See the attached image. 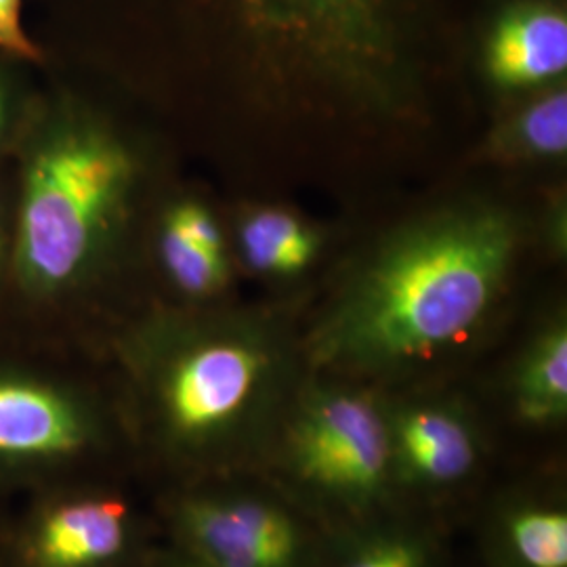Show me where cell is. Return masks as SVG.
<instances>
[{
    "mask_svg": "<svg viewBox=\"0 0 567 567\" xmlns=\"http://www.w3.org/2000/svg\"><path fill=\"white\" fill-rule=\"evenodd\" d=\"M517 229L507 213L466 208L431 217L383 248L313 341L322 365L383 370L461 343L507 282Z\"/></svg>",
    "mask_w": 567,
    "mask_h": 567,
    "instance_id": "obj_1",
    "label": "cell"
},
{
    "mask_svg": "<svg viewBox=\"0 0 567 567\" xmlns=\"http://www.w3.org/2000/svg\"><path fill=\"white\" fill-rule=\"evenodd\" d=\"M135 183V158L102 124L65 116L32 145L21 185L16 261L39 292L79 282L97 264Z\"/></svg>",
    "mask_w": 567,
    "mask_h": 567,
    "instance_id": "obj_2",
    "label": "cell"
},
{
    "mask_svg": "<svg viewBox=\"0 0 567 567\" xmlns=\"http://www.w3.org/2000/svg\"><path fill=\"white\" fill-rule=\"evenodd\" d=\"M290 461L320 489L353 501L372 498L393 471L389 419L362 393H316L290 431Z\"/></svg>",
    "mask_w": 567,
    "mask_h": 567,
    "instance_id": "obj_3",
    "label": "cell"
},
{
    "mask_svg": "<svg viewBox=\"0 0 567 567\" xmlns=\"http://www.w3.org/2000/svg\"><path fill=\"white\" fill-rule=\"evenodd\" d=\"M269 368V349L252 332L231 330L187 347L164 377L168 425L189 442L221 437L257 402Z\"/></svg>",
    "mask_w": 567,
    "mask_h": 567,
    "instance_id": "obj_4",
    "label": "cell"
},
{
    "mask_svg": "<svg viewBox=\"0 0 567 567\" xmlns=\"http://www.w3.org/2000/svg\"><path fill=\"white\" fill-rule=\"evenodd\" d=\"M182 524L206 567H297L301 559L299 527L265 501H192L183 507Z\"/></svg>",
    "mask_w": 567,
    "mask_h": 567,
    "instance_id": "obj_5",
    "label": "cell"
},
{
    "mask_svg": "<svg viewBox=\"0 0 567 567\" xmlns=\"http://www.w3.org/2000/svg\"><path fill=\"white\" fill-rule=\"evenodd\" d=\"M391 429V466L410 484L447 486L477 465V442L465 419L444 405H416L400 412Z\"/></svg>",
    "mask_w": 567,
    "mask_h": 567,
    "instance_id": "obj_6",
    "label": "cell"
},
{
    "mask_svg": "<svg viewBox=\"0 0 567 567\" xmlns=\"http://www.w3.org/2000/svg\"><path fill=\"white\" fill-rule=\"evenodd\" d=\"M487 72L507 89L538 86L567 70L566 13L550 4H524L496 23L487 42Z\"/></svg>",
    "mask_w": 567,
    "mask_h": 567,
    "instance_id": "obj_7",
    "label": "cell"
},
{
    "mask_svg": "<svg viewBox=\"0 0 567 567\" xmlns=\"http://www.w3.org/2000/svg\"><path fill=\"white\" fill-rule=\"evenodd\" d=\"M76 410L44 386L0 381V454H65L82 444Z\"/></svg>",
    "mask_w": 567,
    "mask_h": 567,
    "instance_id": "obj_8",
    "label": "cell"
},
{
    "mask_svg": "<svg viewBox=\"0 0 567 567\" xmlns=\"http://www.w3.org/2000/svg\"><path fill=\"white\" fill-rule=\"evenodd\" d=\"M126 538L118 501H82L51 513L37 540L42 567H93L116 557Z\"/></svg>",
    "mask_w": 567,
    "mask_h": 567,
    "instance_id": "obj_9",
    "label": "cell"
},
{
    "mask_svg": "<svg viewBox=\"0 0 567 567\" xmlns=\"http://www.w3.org/2000/svg\"><path fill=\"white\" fill-rule=\"evenodd\" d=\"M519 416L529 425H555L567 414V330L555 322L529 344L513 381Z\"/></svg>",
    "mask_w": 567,
    "mask_h": 567,
    "instance_id": "obj_10",
    "label": "cell"
},
{
    "mask_svg": "<svg viewBox=\"0 0 567 567\" xmlns=\"http://www.w3.org/2000/svg\"><path fill=\"white\" fill-rule=\"evenodd\" d=\"M244 259L274 276L303 271L318 252V236L295 215L280 208H259L240 227Z\"/></svg>",
    "mask_w": 567,
    "mask_h": 567,
    "instance_id": "obj_11",
    "label": "cell"
},
{
    "mask_svg": "<svg viewBox=\"0 0 567 567\" xmlns=\"http://www.w3.org/2000/svg\"><path fill=\"white\" fill-rule=\"evenodd\" d=\"M257 16L267 18L286 30L307 34H324L341 47H360L377 32L370 0H244Z\"/></svg>",
    "mask_w": 567,
    "mask_h": 567,
    "instance_id": "obj_12",
    "label": "cell"
},
{
    "mask_svg": "<svg viewBox=\"0 0 567 567\" xmlns=\"http://www.w3.org/2000/svg\"><path fill=\"white\" fill-rule=\"evenodd\" d=\"M508 548L522 567H567V515L557 508L524 507L507 519Z\"/></svg>",
    "mask_w": 567,
    "mask_h": 567,
    "instance_id": "obj_13",
    "label": "cell"
},
{
    "mask_svg": "<svg viewBox=\"0 0 567 567\" xmlns=\"http://www.w3.org/2000/svg\"><path fill=\"white\" fill-rule=\"evenodd\" d=\"M503 145L529 158H564L567 150V93L553 91L529 103L505 131Z\"/></svg>",
    "mask_w": 567,
    "mask_h": 567,
    "instance_id": "obj_14",
    "label": "cell"
},
{
    "mask_svg": "<svg viewBox=\"0 0 567 567\" xmlns=\"http://www.w3.org/2000/svg\"><path fill=\"white\" fill-rule=\"evenodd\" d=\"M161 257L171 280L187 295L208 297L227 282L225 255L206 252L166 227L161 234Z\"/></svg>",
    "mask_w": 567,
    "mask_h": 567,
    "instance_id": "obj_15",
    "label": "cell"
},
{
    "mask_svg": "<svg viewBox=\"0 0 567 567\" xmlns=\"http://www.w3.org/2000/svg\"><path fill=\"white\" fill-rule=\"evenodd\" d=\"M163 227L175 231L198 248L213 255H225V240L221 227L203 204L182 203L173 206L164 219Z\"/></svg>",
    "mask_w": 567,
    "mask_h": 567,
    "instance_id": "obj_16",
    "label": "cell"
},
{
    "mask_svg": "<svg viewBox=\"0 0 567 567\" xmlns=\"http://www.w3.org/2000/svg\"><path fill=\"white\" fill-rule=\"evenodd\" d=\"M343 567H426L425 547L408 536H389L362 548Z\"/></svg>",
    "mask_w": 567,
    "mask_h": 567,
    "instance_id": "obj_17",
    "label": "cell"
},
{
    "mask_svg": "<svg viewBox=\"0 0 567 567\" xmlns=\"http://www.w3.org/2000/svg\"><path fill=\"white\" fill-rule=\"evenodd\" d=\"M0 51L21 60H39V49L21 23V0H0Z\"/></svg>",
    "mask_w": 567,
    "mask_h": 567,
    "instance_id": "obj_18",
    "label": "cell"
},
{
    "mask_svg": "<svg viewBox=\"0 0 567 567\" xmlns=\"http://www.w3.org/2000/svg\"><path fill=\"white\" fill-rule=\"evenodd\" d=\"M7 110H9L7 91H4V89H2V84H0V131H2V126H4V121H7Z\"/></svg>",
    "mask_w": 567,
    "mask_h": 567,
    "instance_id": "obj_19",
    "label": "cell"
},
{
    "mask_svg": "<svg viewBox=\"0 0 567 567\" xmlns=\"http://www.w3.org/2000/svg\"><path fill=\"white\" fill-rule=\"evenodd\" d=\"M200 567H206V566H200Z\"/></svg>",
    "mask_w": 567,
    "mask_h": 567,
    "instance_id": "obj_20",
    "label": "cell"
}]
</instances>
